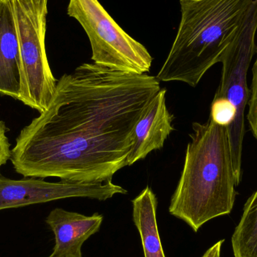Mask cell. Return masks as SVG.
Returning a JSON list of instances; mask_svg holds the SVG:
<instances>
[{
    "mask_svg": "<svg viewBox=\"0 0 257 257\" xmlns=\"http://www.w3.org/2000/svg\"><path fill=\"white\" fill-rule=\"evenodd\" d=\"M192 128L169 211L197 232L232 211L237 184L227 126L209 117L205 123L195 122Z\"/></svg>",
    "mask_w": 257,
    "mask_h": 257,
    "instance_id": "7a4b0ae2",
    "label": "cell"
},
{
    "mask_svg": "<svg viewBox=\"0 0 257 257\" xmlns=\"http://www.w3.org/2000/svg\"><path fill=\"white\" fill-rule=\"evenodd\" d=\"M67 14L87 33L93 63L126 73L149 72L153 57L147 48L127 34L98 0H69Z\"/></svg>",
    "mask_w": 257,
    "mask_h": 257,
    "instance_id": "8992f818",
    "label": "cell"
},
{
    "mask_svg": "<svg viewBox=\"0 0 257 257\" xmlns=\"http://www.w3.org/2000/svg\"><path fill=\"white\" fill-rule=\"evenodd\" d=\"M21 62L15 19L9 0H0V94L20 100Z\"/></svg>",
    "mask_w": 257,
    "mask_h": 257,
    "instance_id": "30bf717a",
    "label": "cell"
},
{
    "mask_svg": "<svg viewBox=\"0 0 257 257\" xmlns=\"http://www.w3.org/2000/svg\"><path fill=\"white\" fill-rule=\"evenodd\" d=\"M9 1L21 54L20 101L42 113L51 102L57 83L50 68L45 49L48 0Z\"/></svg>",
    "mask_w": 257,
    "mask_h": 257,
    "instance_id": "5b68a950",
    "label": "cell"
},
{
    "mask_svg": "<svg viewBox=\"0 0 257 257\" xmlns=\"http://www.w3.org/2000/svg\"><path fill=\"white\" fill-rule=\"evenodd\" d=\"M102 220L99 214L86 216L63 208L52 210L46 218L55 237L51 256L82 257L83 244L99 230Z\"/></svg>",
    "mask_w": 257,
    "mask_h": 257,
    "instance_id": "9c48e42d",
    "label": "cell"
},
{
    "mask_svg": "<svg viewBox=\"0 0 257 257\" xmlns=\"http://www.w3.org/2000/svg\"><path fill=\"white\" fill-rule=\"evenodd\" d=\"M48 257H52V256H48Z\"/></svg>",
    "mask_w": 257,
    "mask_h": 257,
    "instance_id": "9a60e30c",
    "label": "cell"
},
{
    "mask_svg": "<svg viewBox=\"0 0 257 257\" xmlns=\"http://www.w3.org/2000/svg\"><path fill=\"white\" fill-rule=\"evenodd\" d=\"M8 131L9 128L6 126V123L0 120V169L12 157L11 145L6 135Z\"/></svg>",
    "mask_w": 257,
    "mask_h": 257,
    "instance_id": "4fadbf2b",
    "label": "cell"
},
{
    "mask_svg": "<svg viewBox=\"0 0 257 257\" xmlns=\"http://www.w3.org/2000/svg\"><path fill=\"white\" fill-rule=\"evenodd\" d=\"M235 257H257V190L247 199L232 237Z\"/></svg>",
    "mask_w": 257,
    "mask_h": 257,
    "instance_id": "7c38bea8",
    "label": "cell"
},
{
    "mask_svg": "<svg viewBox=\"0 0 257 257\" xmlns=\"http://www.w3.org/2000/svg\"><path fill=\"white\" fill-rule=\"evenodd\" d=\"M253 0H180L176 37L157 75L159 81L196 87L220 63Z\"/></svg>",
    "mask_w": 257,
    "mask_h": 257,
    "instance_id": "3957f363",
    "label": "cell"
},
{
    "mask_svg": "<svg viewBox=\"0 0 257 257\" xmlns=\"http://www.w3.org/2000/svg\"><path fill=\"white\" fill-rule=\"evenodd\" d=\"M224 240L219 241L215 244L210 247L205 254L202 257H220V253H221L222 244H223Z\"/></svg>",
    "mask_w": 257,
    "mask_h": 257,
    "instance_id": "5bb4252c",
    "label": "cell"
},
{
    "mask_svg": "<svg viewBox=\"0 0 257 257\" xmlns=\"http://www.w3.org/2000/svg\"><path fill=\"white\" fill-rule=\"evenodd\" d=\"M257 0H253L222 57V76L211 105L210 117L227 126L237 186L241 183L246 106L250 99L247 72L256 52Z\"/></svg>",
    "mask_w": 257,
    "mask_h": 257,
    "instance_id": "277c9868",
    "label": "cell"
},
{
    "mask_svg": "<svg viewBox=\"0 0 257 257\" xmlns=\"http://www.w3.org/2000/svg\"><path fill=\"white\" fill-rule=\"evenodd\" d=\"M160 90L157 77L83 63L57 80L48 108L21 130L14 169L25 178L111 181L128 166L135 126Z\"/></svg>",
    "mask_w": 257,
    "mask_h": 257,
    "instance_id": "6da1fadb",
    "label": "cell"
},
{
    "mask_svg": "<svg viewBox=\"0 0 257 257\" xmlns=\"http://www.w3.org/2000/svg\"><path fill=\"white\" fill-rule=\"evenodd\" d=\"M132 202L133 221L140 234L145 257H166L157 226L156 195L147 187Z\"/></svg>",
    "mask_w": 257,
    "mask_h": 257,
    "instance_id": "8fae6325",
    "label": "cell"
},
{
    "mask_svg": "<svg viewBox=\"0 0 257 257\" xmlns=\"http://www.w3.org/2000/svg\"><path fill=\"white\" fill-rule=\"evenodd\" d=\"M174 117L166 105V90L160 89L141 116L133 132V144L128 166L161 149L174 130Z\"/></svg>",
    "mask_w": 257,
    "mask_h": 257,
    "instance_id": "ba28073f",
    "label": "cell"
},
{
    "mask_svg": "<svg viewBox=\"0 0 257 257\" xmlns=\"http://www.w3.org/2000/svg\"><path fill=\"white\" fill-rule=\"evenodd\" d=\"M127 190L112 181L81 183L61 180L48 182L44 178L12 180L0 175V211L67 198L83 197L105 201Z\"/></svg>",
    "mask_w": 257,
    "mask_h": 257,
    "instance_id": "52a82bcc",
    "label": "cell"
}]
</instances>
